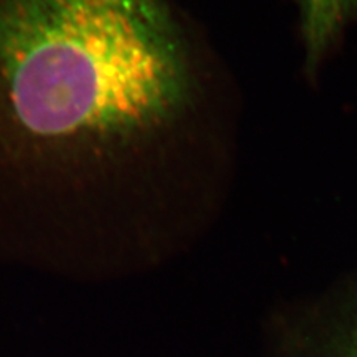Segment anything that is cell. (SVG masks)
I'll use <instances>...</instances> for the list:
<instances>
[{
	"instance_id": "obj_1",
	"label": "cell",
	"mask_w": 357,
	"mask_h": 357,
	"mask_svg": "<svg viewBox=\"0 0 357 357\" xmlns=\"http://www.w3.org/2000/svg\"><path fill=\"white\" fill-rule=\"evenodd\" d=\"M186 93L161 0H0V216L70 213Z\"/></svg>"
},
{
	"instance_id": "obj_2",
	"label": "cell",
	"mask_w": 357,
	"mask_h": 357,
	"mask_svg": "<svg viewBox=\"0 0 357 357\" xmlns=\"http://www.w3.org/2000/svg\"><path fill=\"white\" fill-rule=\"evenodd\" d=\"M303 18L308 59L316 61L357 9V0H295Z\"/></svg>"
},
{
	"instance_id": "obj_3",
	"label": "cell",
	"mask_w": 357,
	"mask_h": 357,
	"mask_svg": "<svg viewBox=\"0 0 357 357\" xmlns=\"http://www.w3.org/2000/svg\"><path fill=\"white\" fill-rule=\"evenodd\" d=\"M329 357H357V308L338 337L331 342Z\"/></svg>"
}]
</instances>
